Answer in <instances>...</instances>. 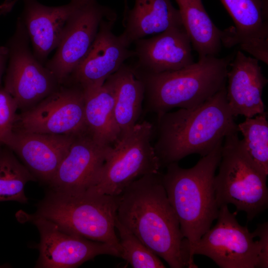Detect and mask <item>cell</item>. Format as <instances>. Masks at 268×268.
<instances>
[{
    "label": "cell",
    "instance_id": "6",
    "mask_svg": "<svg viewBox=\"0 0 268 268\" xmlns=\"http://www.w3.org/2000/svg\"><path fill=\"white\" fill-rule=\"evenodd\" d=\"M228 205L219 207L217 222L196 243L188 245L190 257L205 256L221 268H267L268 223L251 232L241 225Z\"/></svg>",
    "mask_w": 268,
    "mask_h": 268
},
{
    "label": "cell",
    "instance_id": "26",
    "mask_svg": "<svg viewBox=\"0 0 268 268\" xmlns=\"http://www.w3.org/2000/svg\"><path fill=\"white\" fill-rule=\"evenodd\" d=\"M115 228L119 236L120 258L134 268H166L159 257L123 225L116 217Z\"/></svg>",
    "mask_w": 268,
    "mask_h": 268
},
{
    "label": "cell",
    "instance_id": "22",
    "mask_svg": "<svg viewBox=\"0 0 268 268\" xmlns=\"http://www.w3.org/2000/svg\"><path fill=\"white\" fill-rule=\"evenodd\" d=\"M106 81L113 90L115 118L122 136L138 123L144 98V85L132 67L125 64Z\"/></svg>",
    "mask_w": 268,
    "mask_h": 268
},
{
    "label": "cell",
    "instance_id": "31",
    "mask_svg": "<svg viewBox=\"0 0 268 268\" xmlns=\"http://www.w3.org/2000/svg\"><path fill=\"white\" fill-rule=\"evenodd\" d=\"M18 0H13L14 2L15 3Z\"/></svg>",
    "mask_w": 268,
    "mask_h": 268
},
{
    "label": "cell",
    "instance_id": "30",
    "mask_svg": "<svg viewBox=\"0 0 268 268\" xmlns=\"http://www.w3.org/2000/svg\"><path fill=\"white\" fill-rule=\"evenodd\" d=\"M125 3L124 11H125L128 8L127 0H124Z\"/></svg>",
    "mask_w": 268,
    "mask_h": 268
},
{
    "label": "cell",
    "instance_id": "11",
    "mask_svg": "<svg viewBox=\"0 0 268 268\" xmlns=\"http://www.w3.org/2000/svg\"><path fill=\"white\" fill-rule=\"evenodd\" d=\"M84 104L81 88L61 84L36 105L16 114L13 130L49 134L85 133Z\"/></svg>",
    "mask_w": 268,
    "mask_h": 268
},
{
    "label": "cell",
    "instance_id": "20",
    "mask_svg": "<svg viewBox=\"0 0 268 268\" xmlns=\"http://www.w3.org/2000/svg\"><path fill=\"white\" fill-rule=\"evenodd\" d=\"M123 24L121 35L130 46L147 36L183 26L171 0H134L133 8L124 11Z\"/></svg>",
    "mask_w": 268,
    "mask_h": 268
},
{
    "label": "cell",
    "instance_id": "17",
    "mask_svg": "<svg viewBox=\"0 0 268 268\" xmlns=\"http://www.w3.org/2000/svg\"><path fill=\"white\" fill-rule=\"evenodd\" d=\"M134 70L157 73L181 69L194 63L192 44L183 26L169 29L134 43Z\"/></svg>",
    "mask_w": 268,
    "mask_h": 268
},
{
    "label": "cell",
    "instance_id": "18",
    "mask_svg": "<svg viewBox=\"0 0 268 268\" xmlns=\"http://www.w3.org/2000/svg\"><path fill=\"white\" fill-rule=\"evenodd\" d=\"M229 66L226 98L234 117L241 115L252 118L265 112L262 93L268 81L259 60L238 51Z\"/></svg>",
    "mask_w": 268,
    "mask_h": 268
},
{
    "label": "cell",
    "instance_id": "27",
    "mask_svg": "<svg viewBox=\"0 0 268 268\" xmlns=\"http://www.w3.org/2000/svg\"><path fill=\"white\" fill-rule=\"evenodd\" d=\"M17 109L12 96L4 87L0 88V147L13 131Z\"/></svg>",
    "mask_w": 268,
    "mask_h": 268
},
{
    "label": "cell",
    "instance_id": "29",
    "mask_svg": "<svg viewBox=\"0 0 268 268\" xmlns=\"http://www.w3.org/2000/svg\"><path fill=\"white\" fill-rule=\"evenodd\" d=\"M15 3L13 0H6L0 4V14H5L9 12ZM6 46H0V52L4 50Z\"/></svg>",
    "mask_w": 268,
    "mask_h": 268
},
{
    "label": "cell",
    "instance_id": "21",
    "mask_svg": "<svg viewBox=\"0 0 268 268\" xmlns=\"http://www.w3.org/2000/svg\"><path fill=\"white\" fill-rule=\"evenodd\" d=\"M82 91L86 133L100 144L114 145L121 134L115 120L111 87L105 81L99 87Z\"/></svg>",
    "mask_w": 268,
    "mask_h": 268
},
{
    "label": "cell",
    "instance_id": "9",
    "mask_svg": "<svg viewBox=\"0 0 268 268\" xmlns=\"http://www.w3.org/2000/svg\"><path fill=\"white\" fill-rule=\"evenodd\" d=\"M29 38L21 18L6 46L8 65L4 89L23 111L40 102L61 85L53 73L32 53Z\"/></svg>",
    "mask_w": 268,
    "mask_h": 268
},
{
    "label": "cell",
    "instance_id": "1",
    "mask_svg": "<svg viewBox=\"0 0 268 268\" xmlns=\"http://www.w3.org/2000/svg\"><path fill=\"white\" fill-rule=\"evenodd\" d=\"M160 172L141 176L118 195L117 217L171 268H198L167 197Z\"/></svg>",
    "mask_w": 268,
    "mask_h": 268
},
{
    "label": "cell",
    "instance_id": "23",
    "mask_svg": "<svg viewBox=\"0 0 268 268\" xmlns=\"http://www.w3.org/2000/svg\"><path fill=\"white\" fill-rule=\"evenodd\" d=\"M183 25L199 59L216 56L222 46L223 31L213 23L201 0H175Z\"/></svg>",
    "mask_w": 268,
    "mask_h": 268
},
{
    "label": "cell",
    "instance_id": "8",
    "mask_svg": "<svg viewBox=\"0 0 268 268\" xmlns=\"http://www.w3.org/2000/svg\"><path fill=\"white\" fill-rule=\"evenodd\" d=\"M152 125L137 123L113 145L94 185L85 193L118 196L134 180L159 172V160L151 144Z\"/></svg>",
    "mask_w": 268,
    "mask_h": 268
},
{
    "label": "cell",
    "instance_id": "4",
    "mask_svg": "<svg viewBox=\"0 0 268 268\" xmlns=\"http://www.w3.org/2000/svg\"><path fill=\"white\" fill-rule=\"evenodd\" d=\"M232 59L207 56L181 69L157 73L132 68L143 84L147 111L158 116L174 108L195 107L213 96L226 86Z\"/></svg>",
    "mask_w": 268,
    "mask_h": 268
},
{
    "label": "cell",
    "instance_id": "3",
    "mask_svg": "<svg viewBox=\"0 0 268 268\" xmlns=\"http://www.w3.org/2000/svg\"><path fill=\"white\" fill-rule=\"evenodd\" d=\"M223 141L192 168H183L174 162L166 166L167 171L162 174L168 199L188 245L199 241L218 217L219 207L214 180Z\"/></svg>",
    "mask_w": 268,
    "mask_h": 268
},
{
    "label": "cell",
    "instance_id": "19",
    "mask_svg": "<svg viewBox=\"0 0 268 268\" xmlns=\"http://www.w3.org/2000/svg\"><path fill=\"white\" fill-rule=\"evenodd\" d=\"M78 0L65 5L49 6L37 0H24L22 21L33 49V54L42 64L56 49L64 29L75 9Z\"/></svg>",
    "mask_w": 268,
    "mask_h": 268
},
{
    "label": "cell",
    "instance_id": "13",
    "mask_svg": "<svg viewBox=\"0 0 268 268\" xmlns=\"http://www.w3.org/2000/svg\"><path fill=\"white\" fill-rule=\"evenodd\" d=\"M117 19H107L98 32L87 54L65 83L79 87L82 90L102 85L130 58L134 50L121 35L112 32Z\"/></svg>",
    "mask_w": 268,
    "mask_h": 268
},
{
    "label": "cell",
    "instance_id": "14",
    "mask_svg": "<svg viewBox=\"0 0 268 268\" xmlns=\"http://www.w3.org/2000/svg\"><path fill=\"white\" fill-rule=\"evenodd\" d=\"M113 146L100 144L86 132L76 135L48 184L51 190L85 192L95 183Z\"/></svg>",
    "mask_w": 268,
    "mask_h": 268
},
{
    "label": "cell",
    "instance_id": "15",
    "mask_svg": "<svg viewBox=\"0 0 268 268\" xmlns=\"http://www.w3.org/2000/svg\"><path fill=\"white\" fill-rule=\"evenodd\" d=\"M234 26L223 31L222 44L239 45L254 58L268 65V0H220Z\"/></svg>",
    "mask_w": 268,
    "mask_h": 268
},
{
    "label": "cell",
    "instance_id": "12",
    "mask_svg": "<svg viewBox=\"0 0 268 268\" xmlns=\"http://www.w3.org/2000/svg\"><path fill=\"white\" fill-rule=\"evenodd\" d=\"M28 216L40 237L35 268H74L101 255L120 258V252L110 244L68 233L55 222L35 214Z\"/></svg>",
    "mask_w": 268,
    "mask_h": 268
},
{
    "label": "cell",
    "instance_id": "10",
    "mask_svg": "<svg viewBox=\"0 0 268 268\" xmlns=\"http://www.w3.org/2000/svg\"><path fill=\"white\" fill-rule=\"evenodd\" d=\"M111 8L97 0H78L68 19L54 56L46 64L60 84L65 83L87 54L101 23L117 19Z\"/></svg>",
    "mask_w": 268,
    "mask_h": 268
},
{
    "label": "cell",
    "instance_id": "16",
    "mask_svg": "<svg viewBox=\"0 0 268 268\" xmlns=\"http://www.w3.org/2000/svg\"><path fill=\"white\" fill-rule=\"evenodd\" d=\"M76 135L13 130L4 145L21 159L37 180L48 184Z\"/></svg>",
    "mask_w": 268,
    "mask_h": 268
},
{
    "label": "cell",
    "instance_id": "2",
    "mask_svg": "<svg viewBox=\"0 0 268 268\" xmlns=\"http://www.w3.org/2000/svg\"><path fill=\"white\" fill-rule=\"evenodd\" d=\"M153 146L161 167L186 156L210 152L229 134L238 132L226 98V86L201 104L157 116Z\"/></svg>",
    "mask_w": 268,
    "mask_h": 268
},
{
    "label": "cell",
    "instance_id": "24",
    "mask_svg": "<svg viewBox=\"0 0 268 268\" xmlns=\"http://www.w3.org/2000/svg\"><path fill=\"white\" fill-rule=\"evenodd\" d=\"M37 180L9 148L0 147V202L15 201L26 203V184Z\"/></svg>",
    "mask_w": 268,
    "mask_h": 268
},
{
    "label": "cell",
    "instance_id": "7",
    "mask_svg": "<svg viewBox=\"0 0 268 268\" xmlns=\"http://www.w3.org/2000/svg\"><path fill=\"white\" fill-rule=\"evenodd\" d=\"M214 186L219 207L232 204L251 221L268 204L267 176L248 155L238 132L224 138Z\"/></svg>",
    "mask_w": 268,
    "mask_h": 268
},
{
    "label": "cell",
    "instance_id": "25",
    "mask_svg": "<svg viewBox=\"0 0 268 268\" xmlns=\"http://www.w3.org/2000/svg\"><path fill=\"white\" fill-rule=\"evenodd\" d=\"M266 112L237 125L245 148L254 163L268 175V121Z\"/></svg>",
    "mask_w": 268,
    "mask_h": 268
},
{
    "label": "cell",
    "instance_id": "5",
    "mask_svg": "<svg viewBox=\"0 0 268 268\" xmlns=\"http://www.w3.org/2000/svg\"><path fill=\"white\" fill-rule=\"evenodd\" d=\"M118 199V196L50 189L37 204L34 214L55 222L68 233L110 244L121 254L115 228Z\"/></svg>",
    "mask_w": 268,
    "mask_h": 268
},
{
    "label": "cell",
    "instance_id": "28",
    "mask_svg": "<svg viewBox=\"0 0 268 268\" xmlns=\"http://www.w3.org/2000/svg\"><path fill=\"white\" fill-rule=\"evenodd\" d=\"M8 50L7 47L0 52V82L8 60Z\"/></svg>",
    "mask_w": 268,
    "mask_h": 268
}]
</instances>
